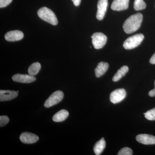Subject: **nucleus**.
I'll use <instances>...</instances> for the list:
<instances>
[{
	"instance_id": "1",
	"label": "nucleus",
	"mask_w": 155,
	"mask_h": 155,
	"mask_svg": "<svg viewBox=\"0 0 155 155\" xmlns=\"http://www.w3.org/2000/svg\"><path fill=\"white\" fill-rule=\"evenodd\" d=\"M143 17V15L140 13L134 14L128 17L123 25L125 32L127 34H130L138 30L141 25Z\"/></svg>"
},
{
	"instance_id": "2",
	"label": "nucleus",
	"mask_w": 155,
	"mask_h": 155,
	"mask_svg": "<svg viewBox=\"0 0 155 155\" xmlns=\"http://www.w3.org/2000/svg\"><path fill=\"white\" fill-rule=\"evenodd\" d=\"M38 15L40 18L53 25L58 24V20L55 14L51 9L47 7H42L39 9Z\"/></svg>"
},
{
	"instance_id": "3",
	"label": "nucleus",
	"mask_w": 155,
	"mask_h": 155,
	"mask_svg": "<svg viewBox=\"0 0 155 155\" xmlns=\"http://www.w3.org/2000/svg\"><path fill=\"white\" fill-rule=\"evenodd\" d=\"M144 35L142 34H137L126 39L123 43V47L125 49L130 50L137 47L141 44L144 39Z\"/></svg>"
},
{
	"instance_id": "4",
	"label": "nucleus",
	"mask_w": 155,
	"mask_h": 155,
	"mask_svg": "<svg viewBox=\"0 0 155 155\" xmlns=\"http://www.w3.org/2000/svg\"><path fill=\"white\" fill-rule=\"evenodd\" d=\"M92 42L96 49H100L104 46L107 43V37L101 32H96L92 35Z\"/></svg>"
},
{
	"instance_id": "5",
	"label": "nucleus",
	"mask_w": 155,
	"mask_h": 155,
	"mask_svg": "<svg viewBox=\"0 0 155 155\" xmlns=\"http://www.w3.org/2000/svg\"><path fill=\"white\" fill-rule=\"evenodd\" d=\"M64 94L61 91H57L53 93L45 101V107L49 108L60 103L64 98Z\"/></svg>"
},
{
	"instance_id": "6",
	"label": "nucleus",
	"mask_w": 155,
	"mask_h": 155,
	"mask_svg": "<svg viewBox=\"0 0 155 155\" xmlns=\"http://www.w3.org/2000/svg\"><path fill=\"white\" fill-rule=\"evenodd\" d=\"M126 96V92L124 88L117 89L111 93L110 101L114 104L121 102Z\"/></svg>"
},
{
	"instance_id": "7",
	"label": "nucleus",
	"mask_w": 155,
	"mask_h": 155,
	"mask_svg": "<svg viewBox=\"0 0 155 155\" xmlns=\"http://www.w3.org/2000/svg\"><path fill=\"white\" fill-rule=\"evenodd\" d=\"M12 79L15 82L22 83H29L36 80L34 76L26 74H17L13 75Z\"/></svg>"
},
{
	"instance_id": "8",
	"label": "nucleus",
	"mask_w": 155,
	"mask_h": 155,
	"mask_svg": "<svg viewBox=\"0 0 155 155\" xmlns=\"http://www.w3.org/2000/svg\"><path fill=\"white\" fill-rule=\"evenodd\" d=\"M108 6V0H98L97 11L96 14L97 19L102 20L105 15Z\"/></svg>"
},
{
	"instance_id": "9",
	"label": "nucleus",
	"mask_w": 155,
	"mask_h": 155,
	"mask_svg": "<svg viewBox=\"0 0 155 155\" xmlns=\"http://www.w3.org/2000/svg\"><path fill=\"white\" fill-rule=\"evenodd\" d=\"M19 139L23 143L31 144L36 142L39 140V137L34 134L25 132L21 134Z\"/></svg>"
},
{
	"instance_id": "10",
	"label": "nucleus",
	"mask_w": 155,
	"mask_h": 155,
	"mask_svg": "<svg viewBox=\"0 0 155 155\" xmlns=\"http://www.w3.org/2000/svg\"><path fill=\"white\" fill-rule=\"evenodd\" d=\"M24 37V34L21 31L14 30L8 31L6 34L5 38L6 41H15L21 40Z\"/></svg>"
},
{
	"instance_id": "11",
	"label": "nucleus",
	"mask_w": 155,
	"mask_h": 155,
	"mask_svg": "<svg viewBox=\"0 0 155 155\" xmlns=\"http://www.w3.org/2000/svg\"><path fill=\"white\" fill-rule=\"evenodd\" d=\"M137 141L140 143L145 145L155 144V137L147 134H140L137 136Z\"/></svg>"
},
{
	"instance_id": "12",
	"label": "nucleus",
	"mask_w": 155,
	"mask_h": 155,
	"mask_svg": "<svg viewBox=\"0 0 155 155\" xmlns=\"http://www.w3.org/2000/svg\"><path fill=\"white\" fill-rule=\"evenodd\" d=\"M129 0H114L111 8L114 11H122L126 10L129 5Z\"/></svg>"
},
{
	"instance_id": "13",
	"label": "nucleus",
	"mask_w": 155,
	"mask_h": 155,
	"mask_svg": "<svg viewBox=\"0 0 155 155\" xmlns=\"http://www.w3.org/2000/svg\"><path fill=\"white\" fill-rule=\"evenodd\" d=\"M17 91L11 90L0 91V101H5L14 99L18 96Z\"/></svg>"
},
{
	"instance_id": "14",
	"label": "nucleus",
	"mask_w": 155,
	"mask_h": 155,
	"mask_svg": "<svg viewBox=\"0 0 155 155\" xmlns=\"http://www.w3.org/2000/svg\"><path fill=\"white\" fill-rule=\"evenodd\" d=\"M109 64L106 62H100L95 69V76L97 78H99L102 76L107 72L109 68Z\"/></svg>"
},
{
	"instance_id": "15",
	"label": "nucleus",
	"mask_w": 155,
	"mask_h": 155,
	"mask_svg": "<svg viewBox=\"0 0 155 155\" xmlns=\"http://www.w3.org/2000/svg\"><path fill=\"white\" fill-rule=\"evenodd\" d=\"M69 115L68 111L65 110H62L56 113L53 116L52 119L55 122H61L64 121Z\"/></svg>"
},
{
	"instance_id": "16",
	"label": "nucleus",
	"mask_w": 155,
	"mask_h": 155,
	"mask_svg": "<svg viewBox=\"0 0 155 155\" xmlns=\"http://www.w3.org/2000/svg\"><path fill=\"white\" fill-rule=\"evenodd\" d=\"M106 141L104 138L101 139L97 142L94 147V151L96 155H100L102 153L106 147Z\"/></svg>"
},
{
	"instance_id": "17",
	"label": "nucleus",
	"mask_w": 155,
	"mask_h": 155,
	"mask_svg": "<svg viewBox=\"0 0 155 155\" xmlns=\"http://www.w3.org/2000/svg\"><path fill=\"white\" fill-rule=\"evenodd\" d=\"M128 70H129V69L127 66H123L118 70V71L113 77L112 80L114 82L119 81L122 78L124 77L126 75V73L128 72Z\"/></svg>"
},
{
	"instance_id": "18",
	"label": "nucleus",
	"mask_w": 155,
	"mask_h": 155,
	"mask_svg": "<svg viewBox=\"0 0 155 155\" xmlns=\"http://www.w3.org/2000/svg\"><path fill=\"white\" fill-rule=\"evenodd\" d=\"M41 68V65L39 63L35 62L31 65L28 69V73L30 75L34 76L39 72Z\"/></svg>"
},
{
	"instance_id": "19",
	"label": "nucleus",
	"mask_w": 155,
	"mask_h": 155,
	"mask_svg": "<svg viewBox=\"0 0 155 155\" xmlns=\"http://www.w3.org/2000/svg\"><path fill=\"white\" fill-rule=\"evenodd\" d=\"M146 3L143 0H135L134 4V8L136 11H140L145 8Z\"/></svg>"
},
{
	"instance_id": "20",
	"label": "nucleus",
	"mask_w": 155,
	"mask_h": 155,
	"mask_svg": "<svg viewBox=\"0 0 155 155\" xmlns=\"http://www.w3.org/2000/svg\"><path fill=\"white\" fill-rule=\"evenodd\" d=\"M146 119L150 121L155 120V108L147 111L144 114Z\"/></svg>"
},
{
	"instance_id": "21",
	"label": "nucleus",
	"mask_w": 155,
	"mask_h": 155,
	"mask_svg": "<svg viewBox=\"0 0 155 155\" xmlns=\"http://www.w3.org/2000/svg\"><path fill=\"white\" fill-rule=\"evenodd\" d=\"M132 154H133L132 150L127 147H125L120 150L117 154L118 155H132Z\"/></svg>"
},
{
	"instance_id": "22",
	"label": "nucleus",
	"mask_w": 155,
	"mask_h": 155,
	"mask_svg": "<svg viewBox=\"0 0 155 155\" xmlns=\"http://www.w3.org/2000/svg\"><path fill=\"white\" fill-rule=\"evenodd\" d=\"M10 119L8 116H0V126L1 127L5 126L8 123Z\"/></svg>"
},
{
	"instance_id": "23",
	"label": "nucleus",
	"mask_w": 155,
	"mask_h": 155,
	"mask_svg": "<svg viewBox=\"0 0 155 155\" xmlns=\"http://www.w3.org/2000/svg\"><path fill=\"white\" fill-rule=\"evenodd\" d=\"M13 0H0V8L7 7L11 3Z\"/></svg>"
},
{
	"instance_id": "24",
	"label": "nucleus",
	"mask_w": 155,
	"mask_h": 155,
	"mask_svg": "<svg viewBox=\"0 0 155 155\" xmlns=\"http://www.w3.org/2000/svg\"><path fill=\"white\" fill-rule=\"evenodd\" d=\"M155 85V88L152 90L150 91L149 92V95L151 97H153L155 96V81L154 82Z\"/></svg>"
},
{
	"instance_id": "25",
	"label": "nucleus",
	"mask_w": 155,
	"mask_h": 155,
	"mask_svg": "<svg viewBox=\"0 0 155 155\" xmlns=\"http://www.w3.org/2000/svg\"><path fill=\"white\" fill-rule=\"evenodd\" d=\"M150 63L151 64H155V53L150 59Z\"/></svg>"
},
{
	"instance_id": "26",
	"label": "nucleus",
	"mask_w": 155,
	"mask_h": 155,
	"mask_svg": "<svg viewBox=\"0 0 155 155\" xmlns=\"http://www.w3.org/2000/svg\"><path fill=\"white\" fill-rule=\"evenodd\" d=\"M72 1L75 6H79L81 2V0H72Z\"/></svg>"
}]
</instances>
